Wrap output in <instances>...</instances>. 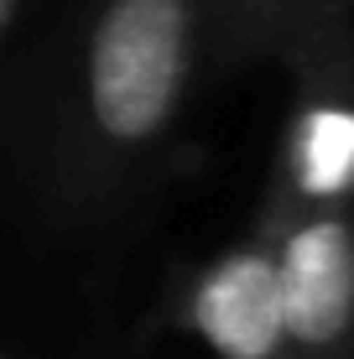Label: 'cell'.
<instances>
[{"instance_id": "cell-1", "label": "cell", "mask_w": 354, "mask_h": 359, "mask_svg": "<svg viewBox=\"0 0 354 359\" xmlns=\"http://www.w3.org/2000/svg\"><path fill=\"white\" fill-rule=\"evenodd\" d=\"M209 68V0H79L27 135L42 214L100 234L146 198Z\"/></svg>"}, {"instance_id": "cell-2", "label": "cell", "mask_w": 354, "mask_h": 359, "mask_svg": "<svg viewBox=\"0 0 354 359\" xmlns=\"http://www.w3.org/2000/svg\"><path fill=\"white\" fill-rule=\"evenodd\" d=\"M266 234L282 287V359H334L354 339V224L339 203H276Z\"/></svg>"}, {"instance_id": "cell-3", "label": "cell", "mask_w": 354, "mask_h": 359, "mask_svg": "<svg viewBox=\"0 0 354 359\" xmlns=\"http://www.w3.org/2000/svg\"><path fill=\"white\" fill-rule=\"evenodd\" d=\"M177 318L214 359H282V287L266 224L193 271Z\"/></svg>"}, {"instance_id": "cell-4", "label": "cell", "mask_w": 354, "mask_h": 359, "mask_svg": "<svg viewBox=\"0 0 354 359\" xmlns=\"http://www.w3.org/2000/svg\"><path fill=\"white\" fill-rule=\"evenodd\" d=\"M354 193V104L308 99L292 115L282 146V198L276 203H344Z\"/></svg>"}, {"instance_id": "cell-5", "label": "cell", "mask_w": 354, "mask_h": 359, "mask_svg": "<svg viewBox=\"0 0 354 359\" xmlns=\"http://www.w3.org/2000/svg\"><path fill=\"white\" fill-rule=\"evenodd\" d=\"M308 36V0H209V57H229L245 47H287Z\"/></svg>"}, {"instance_id": "cell-6", "label": "cell", "mask_w": 354, "mask_h": 359, "mask_svg": "<svg viewBox=\"0 0 354 359\" xmlns=\"http://www.w3.org/2000/svg\"><path fill=\"white\" fill-rule=\"evenodd\" d=\"M21 6H27V0H0V53H6V36H11V27H16Z\"/></svg>"}, {"instance_id": "cell-7", "label": "cell", "mask_w": 354, "mask_h": 359, "mask_svg": "<svg viewBox=\"0 0 354 359\" xmlns=\"http://www.w3.org/2000/svg\"><path fill=\"white\" fill-rule=\"evenodd\" d=\"M0 359H11V354H6V349H0Z\"/></svg>"}]
</instances>
